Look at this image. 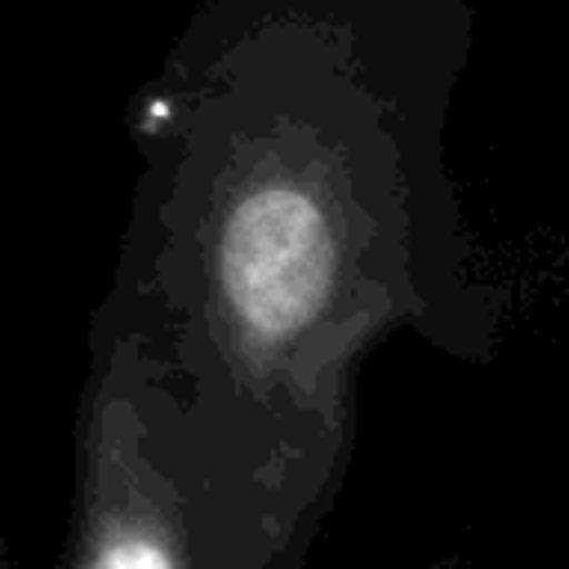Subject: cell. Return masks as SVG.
I'll list each match as a JSON object with an SVG mask.
<instances>
[{"mask_svg":"<svg viewBox=\"0 0 569 569\" xmlns=\"http://www.w3.org/2000/svg\"><path fill=\"white\" fill-rule=\"evenodd\" d=\"M471 44V0H196L124 116L138 178L107 289L200 431L311 538L369 347L413 329L493 351L445 164Z\"/></svg>","mask_w":569,"mask_h":569,"instance_id":"6da1fadb","label":"cell"},{"mask_svg":"<svg viewBox=\"0 0 569 569\" xmlns=\"http://www.w3.org/2000/svg\"><path fill=\"white\" fill-rule=\"evenodd\" d=\"M311 542L200 431L151 333L107 289L89 316L53 569H302Z\"/></svg>","mask_w":569,"mask_h":569,"instance_id":"7a4b0ae2","label":"cell"},{"mask_svg":"<svg viewBox=\"0 0 569 569\" xmlns=\"http://www.w3.org/2000/svg\"><path fill=\"white\" fill-rule=\"evenodd\" d=\"M0 569H18V565H13V551H9V542H4V529H0Z\"/></svg>","mask_w":569,"mask_h":569,"instance_id":"3957f363","label":"cell"}]
</instances>
